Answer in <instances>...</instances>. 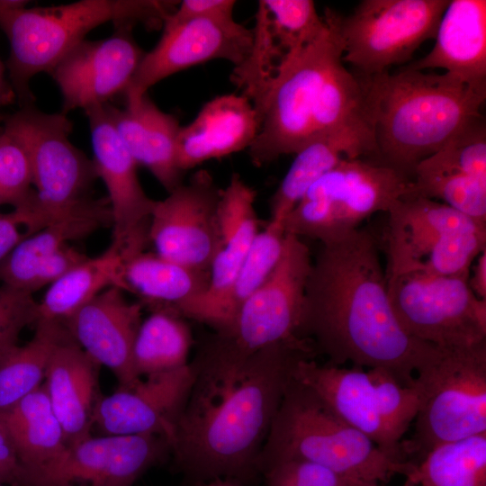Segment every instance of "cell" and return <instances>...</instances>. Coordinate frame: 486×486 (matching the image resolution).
<instances>
[{"label": "cell", "mask_w": 486, "mask_h": 486, "mask_svg": "<svg viewBox=\"0 0 486 486\" xmlns=\"http://www.w3.org/2000/svg\"><path fill=\"white\" fill-rule=\"evenodd\" d=\"M406 486H486V433L434 447Z\"/></svg>", "instance_id": "35"}, {"label": "cell", "mask_w": 486, "mask_h": 486, "mask_svg": "<svg viewBox=\"0 0 486 486\" xmlns=\"http://www.w3.org/2000/svg\"><path fill=\"white\" fill-rule=\"evenodd\" d=\"M39 321V304L32 294L0 285V356L17 345L27 326Z\"/></svg>", "instance_id": "40"}, {"label": "cell", "mask_w": 486, "mask_h": 486, "mask_svg": "<svg viewBox=\"0 0 486 486\" xmlns=\"http://www.w3.org/2000/svg\"><path fill=\"white\" fill-rule=\"evenodd\" d=\"M107 220L112 221L110 207L95 201L50 223L22 240L4 261L0 266L1 284L28 292L40 264L68 242L89 235Z\"/></svg>", "instance_id": "30"}, {"label": "cell", "mask_w": 486, "mask_h": 486, "mask_svg": "<svg viewBox=\"0 0 486 486\" xmlns=\"http://www.w3.org/2000/svg\"><path fill=\"white\" fill-rule=\"evenodd\" d=\"M256 197V190L238 174H233L226 187L220 190L218 205L220 249L211 267L208 289L177 311L218 296L230 284L260 231L255 210Z\"/></svg>", "instance_id": "26"}, {"label": "cell", "mask_w": 486, "mask_h": 486, "mask_svg": "<svg viewBox=\"0 0 486 486\" xmlns=\"http://www.w3.org/2000/svg\"><path fill=\"white\" fill-rule=\"evenodd\" d=\"M194 381L189 363L176 370L140 378L128 387L100 396L93 426L105 435H154L172 438ZM170 446V445H169Z\"/></svg>", "instance_id": "19"}, {"label": "cell", "mask_w": 486, "mask_h": 486, "mask_svg": "<svg viewBox=\"0 0 486 486\" xmlns=\"http://www.w3.org/2000/svg\"><path fill=\"white\" fill-rule=\"evenodd\" d=\"M27 1L0 0V29L10 46L5 68L21 107L32 104L29 86L39 73L50 72L94 28L112 22L115 29L142 24L163 26L176 1L81 0L70 4L27 7Z\"/></svg>", "instance_id": "5"}, {"label": "cell", "mask_w": 486, "mask_h": 486, "mask_svg": "<svg viewBox=\"0 0 486 486\" xmlns=\"http://www.w3.org/2000/svg\"><path fill=\"white\" fill-rule=\"evenodd\" d=\"M311 263L308 246L285 232L281 256L271 274L232 323L215 332L246 351L278 344H310L301 338L300 328Z\"/></svg>", "instance_id": "13"}, {"label": "cell", "mask_w": 486, "mask_h": 486, "mask_svg": "<svg viewBox=\"0 0 486 486\" xmlns=\"http://www.w3.org/2000/svg\"><path fill=\"white\" fill-rule=\"evenodd\" d=\"M125 104L122 109L105 104L113 127L137 165L147 167L169 194L183 184L176 155L179 122L160 110L148 93Z\"/></svg>", "instance_id": "24"}, {"label": "cell", "mask_w": 486, "mask_h": 486, "mask_svg": "<svg viewBox=\"0 0 486 486\" xmlns=\"http://www.w3.org/2000/svg\"><path fill=\"white\" fill-rule=\"evenodd\" d=\"M220 190L207 170L196 171L161 201H156L148 238L156 254L211 272L220 249L218 205Z\"/></svg>", "instance_id": "14"}, {"label": "cell", "mask_w": 486, "mask_h": 486, "mask_svg": "<svg viewBox=\"0 0 486 486\" xmlns=\"http://www.w3.org/2000/svg\"><path fill=\"white\" fill-rule=\"evenodd\" d=\"M72 128L67 114L47 113L33 104L4 121V130L21 143L30 162L36 189L31 208L39 230L95 202L90 197L95 167L70 141Z\"/></svg>", "instance_id": "10"}, {"label": "cell", "mask_w": 486, "mask_h": 486, "mask_svg": "<svg viewBox=\"0 0 486 486\" xmlns=\"http://www.w3.org/2000/svg\"><path fill=\"white\" fill-rule=\"evenodd\" d=\"M86 258L76 248L65 246L40 264L30 282L28 292L32 294L40 288L51 284Z\"/></svg>", "instance_id": "43"}, {"label": "cell", "mask_w": 486, "mask_h": 486, "mask_svg": "<svg viewBox=\"0 0 486 486\" xmlns=\"http://www.w3.org/2000/svg\"><path fill=\"white\" fill-rule=\"evenodd\" d=\"M66 333L62 323L40 320L28 343L0 356V413L41 386L53 350Z\"/></svg>", "instance_id": "33"}, {"label": "cell", "mask_w": 486, "mask_h": 486, "mask_svg": "<svg viewBox=\"0 0 486 486\" xmlns=\"http://www.w3.org/2000/svg\"><path fill=\"white\" fill-rule=\"evenodd\" d=\"M258 117L243 94H223L207 102L176 140L179 168L184 171L204 161L248 148L258 130Z\"/></svg>", "instance_id": "22"}, {"label": "cell", "mask_w": 486, "mask_h": 486, "mask_svg": "<svg viewBox=\"0 0 486 486\" xmlns=\"http://www.w3.org/2000/svg\"><path fill=\"white\" fill-rule=\"evenodd\" d=\"M37 231L29 203L0 213V266L22 240Z\"/></svg>", "instance_id": "41"}, {"label": "cell", "mask_w": 486, "mask_h": 486, "mask_svg": "<svg viewBox=\"0 0 486 486\" xmlns=\"http://www.w3.org/2000/svg\"><path fill=\"white\" fill-rule=\"evenodd\" d=\"M123 290L109 287L62 324L70 337L100 366L110 369L119 387L140 378L132 366V350L142 322V306L128 302Z\"/></svg>", "instance_id": "20"}, {"label": "cell", "mask_w": 486, "mask_h": 486, "mask_svg": "<svg viewBox=\"0 0 486 486\" xmlns=\"http://www.w3.org/2000/svg\"><path fill=\"white\" fill-rule=\"evenodd\" d=\"M260 474L267 486H379L301 459L272 463Z\"/></svg>", "instance_id": "38"}, {"label": "cell", "mask_w": 486, "mask_h": 486, "mask_svg": "<svg viewBox=\"0 0 486 486\" xmlns=\"http://www.w3.org/2000/svg\"><path fill=\"white\" fill-rule=\"evenodd\" d=\"M411 177L363 158H343L320 176L284 221L286 233L318 239H340L378 212H388L410 194Z\"/></svg>", "instance_id": "9"}, {"label": "cell", "mask_w": 486, "mask_h": 486, "mask_svg": "<svg viewBox=\"0 0 486 486\" xmlns=\"http://www.w3.org/2000/svg\"><path fill=\"white\" fill-rule=\"evenodd\" d=\"M204 486H244L243 484L230 480H214Z\"/></svg>", "instance_id": "47"}, {"label": "cell", "mask_w": 486, "mask_h": 486, "mask_svg": "<svg viewBox=\"0 0 486 486\" xmlns=\"http://www.w3.org/2000/svg\"><path fill=\"white\" fill-rule=\"evenodd\" d=\"M123 259L110 247L103 255L87 257L52 283L39 304V320L63 323L104 290L116 286L127 291Z\"/></svg>", "instance_id": "31"}, {"label": "cell", "mask_w": 486, "mask_h": 486, "mask_svg": "<svg viewBox=\"0 0 486 486\" xmlns=\"http://www.w3.org/2000/svg\"><path fill=\"white\" fill-rule=\"evenodd\" d=\"M122 274L127 291L168 304L176 311L205 293L210 283V272L144 251L123 260Z\"/></svg>", "instance_id": "32"}, {"label": "cell", "mask_w": 486, "mask_h": 486, "mask_svg": "<svg viewBox=\"0 0 486 486\" xmlns=\"http://www.w3.org/2000/svg\"><path fill=\"white\" fill-rule=\"evenodd\" d=\"M471 268L468 284L478 298L486 300V249L480 253Z\"/></svg>", "instance_id": "45"}, {"label": "cell", "mask_w": 486, "mask_h": 486, "mask_svg": "<svg viewBox=\"0 0 486 486\" xmlns=\"http://www.w3.org/2000/svg\"><path fill=\"white\" fill-rule=\"evenodd\" d=\"M131 32L120 28L105 39H86L52 68L50 75L62 95V113L86 112L123 94L145 53Z\"/></svg>", "instance_id": "18"}, {"label": "cell", "mask_w": 486, "mask_h": 486, "mask_svg": "<svg viewBox=\"0 0 486 486\" xmlns=\"http://www.w3.org/2000/svg\"><path fill=\"white\" fill-rule=\"evenodd\" d=\"M26 479L57 459L68 446L43 383L8 410L0 413Z\"/></svg>", "instance_id": "29"}, {"label": "cell", "mask_w": 486, "mask_h": 486, "mask_svg": "<svg viewBox=\"0 0 486 486\" xmlns=\"http://www.w3.org/2000/svg\"><path fill=\"white\" fill-rule=\"evenodd\" d=\"M0 486H3L2 484H0Z\"/></svg>", "instance_id": "48"}, {"label": "cell", "mask_w": 486, "mask_h": 486, "mask_svg": "<svg viewBox=\"0 0 486 486\" xmlns=\"http://www.w3.org/2000/svg\"><path fill=\"white\" fill-rule=\"evenodd\" d=\"M376 162L412 177L415 166L482 118L486 94L456 76L404 68L359 76Z\"/></svg>", "instance_id": "4"}, {"label": "cell", "mask_w": 486, "mask_h": 486, "mask_svg": "<svg viewBox=\"0 0 486 486\" xmlns=\"http://www.w3.org/2000/svg\"><path fill=\"white\" fill-rule=\"evenodd\" d=\"M256 12L286 58L317 39L327 26L311 0H260Z\"/></svg>", "instance_id": "37"}, {"label": "cell", "mask_w": 486, "mask_h": 486, "mask_svg": "<svg viewBox=\"0 0 486 486\" xmlns=\"http://www.w3.org/2000/svg\"><path fill=\"white\" fill-rule=\"evenodd\" d=\"M252 30L234 19L196 18L164 25L159 41L144 53L130 84L125 101L138 99L162 79L193 66L224 59L234 67L248 58Z\"/></svg>", "instance_id": "17"}, {"label": "cell", "mask_w": 486, "mask_h": 486, "mask_svg": "<svg viewBox=\"0 0 486 486\" xmlns=\"http://www.w3.org/2000/svg\"><path fill=\"white\" fill-rule=\"evenodd\" d=\"M99 366L68 330L53 350L43 385L68 445L92 435Z\"/></svg>", "instance_id": "25"}, {"label": "cell", "mask_w": 486, "mask_h": 486, "mask_svg": "<svg viewBox=\"0 0 486 486\" xmlns=\"http://www.w3.org/2000/svg\"><path fill=\"white\" fill-rule=\"evenodd\" d=\"M323 16L324 32L286 58L253 104L259 125L248 149L256 166L295 154L323 135L373 132L361 80L343 62L341 16L329 8Z\"/></svg>", "instance_id": "3"}, {"label": "cell", "mask_w": 486, "mask_h": 486, "mask_svg": "<svg viewBox=\"0 0 486 486\" xmlns=\"http://www.w3.org/2000/svg\"><path fill=\"white\" fill-rule=\"evenodd\" d=\"M288 459L313 462L376 484L397 474L408 479L416 468L385 455L292 377L261 450L259 473L266 465Z\"/></svg>", "instance_id": "6"}, {"label": "cell", "mask_w": 486, "mask_h": 486, "mask_svg": "<svg viewBox=\"0 0 486 486\" xmlns=\"http://www.w3.org/2000/svg\"><path fill=\"white\" fill-rule=\"evenodd\" d=\"M283 224L268 221L259 231L228 288L218 296L179 311L181 316L205 323L220 331L227 328L248 299L261 286L276 266L284 247Z\"/></svg>", "instance_id": "28"}, {"label": "cell", "mask_w": 486, "mask_h": 486, "mask_svg": "<svg viewBox=\"0 0 486 486\" xmlns=\"http://www.w3.org/2000/svg\"><path fill=\"white\" fill-rule=\"evenodd\" d=\"M413 386L418 409L413 436L402 442L408 462L418 464L437 446L486 433V341L435 346Z\"/></svg>", "instance_id": "7"}, {"label": "cell", "mask_w": 486, "mask_h": 486, "mask_svg": "<svg viewBox=\"0 0 486 486\" xmlns=\"http://www.w3.org/2000/svg\"><path fill=\"white\" fill-rule=\"evenodd\" d=\"M193 343L189 326L172 308L160 309L142 320L133 350L132 366L139 378L187 365Z\"/></svg>", "instance_id": "34"}, {"label": "cell", "mask_w": 486, "mask_h": 486, "mask_svg": "<svg viewBox=\"0 0 486 486\" xmlns=\"http://www.w3.org/2000/svg\"><path fill=\"white\" fill-rule=\"evenodd\" d=\"M388 213L385 274L417 269L436 244L447 235L486 230V223L419 195L403 196Z\"/></svg>", "instance_id": "21"}, {"label": "cell", "mask_w": 486, "mask_h": 486, "mask_svg": "<svg viewBox=\"0 0 486 486\" xmlns=\"http://www.w3.org/2000/svg\"><path fill=\"white\" fill-rule=\"evenodd\" d=\"M294 159L271 198L270 221L284 225L308 189L343 158L377 157L372 134L342 131L316 138L295 154Z\"/></svg>", "instance_id": "27"}, {"label": "cell", "mask_w": 486, "mask_h": 486, "mask_svg": "<svg viewBox=\"0 0 486 486\" xmlns=\"http://www.w3.org/2000/svg\"><path fill=\"white\" fill-rule=\"evenodd\" d=\"M91 133L93 162L97 176L108 192L112 243L125 260L144 251L156 201L144 192L137 174V163L122 141L107 112L105 104L85 112Z\"/></svg>", "instance_id": "16"}, {"label": "cell", "mask_w": 486, "mask_h": 486, "mask_svg": "<svg viewBox=\"0 0 486 486\" xmlns=\"http://www.w3.org/2000/svg\"><path fill=\"white\" fill-rule=\"evenodd\" d=\"M409 194L443 202L472 219L486 223V182L480 181L436 154L414 168Z\"/></svg>", "instance_id": "36"}, {"label": "cell", "mask_w": 486, "mask_h": 486, "mask_svg": "<svg viewBox=\"0 0 486 486\" xmlns=\"http://www.w3.org/2000/svg\"><path fill=\"white\" fill-rule=\"evenodd\" d=\"M392 310L413 338L437 346H468L486 341V300L464 276L422 272L385 274Z\"/></svg>", "instance_id": "11"}, {"label": "cell", "mask_w": 486, "mask_h": 486, "mask_svg": "<svg viewBox=\"0 0 486 486\" xmlns=\"http://www.w3.org/2000/svg\"><path fill=\"white\" fill-rule=\"evenodd\" d=\"M32 171L27 154L9 132L0 134V205L14 208L25 204L33 194Z\"/></svg>", "instance_id": "39"}, {"label": "cell", "mask_w": 486, "mask_h": 486, "mask_svg": "<svg viewBox=\"0 0 486 486\" xmlns=\"http://www.w3.org/2000/svg\"><path fill=\"white\" fill-rule=\"evenodd\" d=\"M435 40L433 49L406 68H443L486 94V1H449Z\"/></svg>", "instance_id": "23"}, {"label": "cell", "mask_w": 486, "mask_h": 486, "mask_svg": "<svg viewBox=\"0 0 486 486\" xmlns=\"http://www.w3.org/2000/svg\"><path fill=\"white\" fill-rule=\"evenodd\" d=\"M292 378L385 455L408 463L402 438L418 409L414 386L402 385L384 369L320 364L308 358L296 362Z\"/></svg>", "instance_id": "8"}, {"label": "cell", "mask_w": 486, "mask_h": 486, "mask_svg": "<svg viewBox=\"0 0 486 486\" xmlns=\"http://www.w3.org/2000/svg\"><path fill=\"white\" fill-rule=\"evenodd\" d=\"M321 245L306 284L301 338L329 364L384 369L413 386L435 346L413 338L399 322L374 236L359 228Z\"/></svg>", "instance_id": "2"}, {"label": "cell", "mask_w": 486, "mask_h": 486, "mask_svg": "<svg viewBox=\"0 0 486 486\" xmlns=\"http://www.w3.org/2000/svg\"><path fill=\"white\" fill-rule=\"evenodd\" d=\"M308 344L246 351L214 333L190 362L194 381L170 440L176 467L193 482L257 475L258 459L300 359H315Z\"/></svg>", "instance_id": "1"}, {"label": "cell", "mask_w": 486, "mask_h": 486, "mask_svg": "<svg viewBox=\"0 0 486 486\" xmlns=\"http://www.w3.org/2000/svg\"><path fill=\"white\" fill-rule=\"evenodd\" d=\"M449 0H363L340 18L343 62L361 76L388 71L408 61L419 46L435 39Z\"/></svg>", "instance_id": "12"}, {"label": "cell", "mask_w": 486, "mask_h": 486, "mask_svg": "<svg viewBox=\"0 0 486 486\" xmlns=\"http://www.w3.org/2000/svg\"><path fill=\"white\" fill-rule=\"evenodd\" d=\"M233 0H184L165 19L164 25H174L196 18L232 20Z\"/></svg>", "instance_id": "42"}, {"label": "cell", "mask_w": 486, "mask_h": 486, "mask_svg": "<svg viewBox=\"0 0 486 486\" xmlns=\"http://www.w3.org/2000/svg\"><path fill=\"white\" fill-rule=\"evenodd\" d=\"M6 68L0 59V109L12 104L16 99L9 79L5 76Z\"/></svg>", "instance_id": "46"}, {"label": "cell", "mask_w": 486, "mask_h": 486, "mask_svg": "<svg viewBox=\"0 0 486 486\" xmlns=\"http://www.w3.org/2000/svg\"><path fill=\"white\" fill-rule=\"evenodd\" d=\"M23 468L8 431L0 419V484L22 485Z\"/></svg>", "instance_id": "44"}, {"label": "cell", "mask_w": 486, "mask_h": 486, "mask_svg": "<svg viewBox=\"0 0 486 486\" xmlns=\"http://www.w3.org/2000/svg\"><path fill=\"white\" fill-rule=\"evenodd\" d=\"M170 453L167 440L154 435H92L68 445L23 486H132Z\"/></svg>", "instance_id": "15"}]
</instances>
